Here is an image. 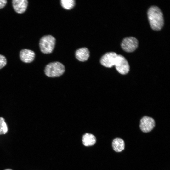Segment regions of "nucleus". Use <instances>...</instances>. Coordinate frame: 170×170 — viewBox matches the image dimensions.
<instances>
[{"mask_svg": "<svg viewBox=\"0 0 170 170\" xmlns=\"http://www.w3.org/2000/svg\"><path fill=\"white\" fill-rule=\"evenodd\" d=\"M147 16L151 28L155 31L161 30L164 22L163 13L161 9L156 6H152L148 11Z\"/></svg>", "mask_w": 170, "mask_h": 170, "instance_id": "nucleus-1", "label": "nucleus"}, {"mask_svg": "<svg viewBox=\"0 0 170 170\" xmlns=\"http://www.w3.org/2000/svg\"><path fill=\"white\" fill-rule=\"evenodd\" d=\"M65 71L64 66L59 62H54L48 64L46 66L44 70L46 75L52 77L60 76Z\"/></svg>", "mask_w": 170, "mask_h": 170, "instance_id": "nucleus-2", "label": "nucleus"}, {"mask_svg": "<svg viewBox=\"0 0 170 170\" xmlns=\"http://www.w3.org/2000/svg\"><path fill=\"white\" fill-rule=\"evenodd\" d=\"M56 40L51 35H45L40 39L39 45L41 51L45 54L51 53L54 47Z\"/></svg>", "mask_w": 170, "mask_h": 170, "instance_id": "nucleus-3", "label": "nucleus"}, {"mask_svg": "<svg viewBox=\"0 0 170 170\" xmlns=\"http://www.w3.org/2000/svg\"><path fill=\"white\" fill-rule=\"evenodd\" d=\"M114 66L118 72L122 74H127L129 70V65L127 60L121 55H117Z\"/></svg>", "mask_w": 170, "mask_h": 170, "instance_id": "nucleus-4", "label": "nucleus"}, {"mask_svg": "<svg viewBox=\"0 0 170 170\" xmlns=\"http://www.w3.org/2000/svg\"><path fill=\"white\" fill-rule=\"evenodd\" d=\"M138 45V40L135 37H133L124 38L121 44L122 48L127 52L134 51L137 48Z\"/></svg>", "mask_w": 170, "mask_h": 170, "instance_id": "nucleus-5", "label": "nucleus"}, {"mask_svg": "<svg viewBox=\"0 0 170 170\" xmlns=\"http://www.w3.org/2000/svg\"><path fill=\"white\" fill-rule=\"evenodd\" d=\"M118 54L114 52H109L105 53L101 58L100 62L103 66L111 68L114 66Z\"/></svg>", "mask_w": 170, "mask_h": 170, "instance_id": "nucleus-6", "label": "nucleus"}, {"mask_svg": "<svg viewBox=\"0 0 170 170\" xmlns=\"http://www.w3.org/2000/svg\"><path fill=\"white\" fill-rule=\"evenodd\" d=\"M155 125V120L152 118L147 116L143 117L140 120V128L144 133L151 131Z\"/></svg>", "mask_w": 170, "mask_h": 170, "instance_id": "nucleus-7", "label": "nucleus"}, {"mask_svg": "<svg viewBox=\"0 0 170 170\" xmlns=\"http://www.w3.org/2000/svg\"><path fill=\"white\" fill-rule=\"evenodd\" d=\"M35 56L34 52L32 50L23 49L20 53V60L26 63L32 62L34 60Z\"/></svg>", "mask_w": 170, "mask_h": 170, "instance_id": "nucleus-8", "label": "nucleus"}, {"mask_svg": "<svg viewBox=\"0 0 170 170\" xmlns=\"http://www.w3.org/2000/svg\"><path fill=\"white\" fill-rule=\"evenodd\" d=\"M12 3L15 11L18 13L21 14L26 11L28 2L27 0H13Z\"/></svg>", "mask_w": 170, "mask_h": 170, "instance_id": "nucleus-9", "label": "nucleus"}, {"mask_svg": "<svg viewBox=\"0 0 170 170\" xmlns=\"http://www.w3.org/2000/svg\"><path fill=\"white\" fill-rule=\"evenodd\" d=\"M76 58L81 61H85L89 57V51L86 48H82L77 49L75 52Z\"/></svg>", "mask_w": 170, "mask_h": 170, "instance_id": "nucleus-10", "label": "nucleus"}, {"mask_svg": "<svg viewBox=\"0 0 170 170\" xmlns=\"http://www.w3.org/2000/svg\"><path fill=\"white\" fill-rule=\"evenodd\" d=\"M112 147L115 151L117 152H121L124 149L125 142L121 138H115L113 140Z\"/></svg>", "mask_w": 170, "mask_h": 170, "instance_id": "nucleus-11", "label": "nucleus"}, {"mask_svg": "<svg viewBox=\"0 0 170 170\" xmlns=\"http://www.w3.org/2000/svg\"><path fill=\"white\" fill-rule=\"evenodd\" d=\"M96 141L95 137L92 134L86 133L82 136V142L83 144L86 146L94 145Z\"/></svg>", "mask_w": 170, "mask_h": 170, "instance_id": "nucleus-12", "label": "nucleus"}, {"mask_svg": "<svg viewBox=\"0 0 170 170\" xmlns=\"http://www.w3.org/2000/svg\"><path fill=\"white\" fill-rule=\"evenodd\" d=\"M75 1L74 0H61V4L62 7L66 9H70L75 5Z\"/></svg>", "mask_w": 170, "mask_h": 170, "instance_id": "nucleus-13", "label": "nucleus"}, {"mask_svg": "<svg viewBox=\"0 0 170 170\" xmlns=\"http://www.w3.org/2000/svg\"><path fill=\"white\" fill-rule=\"evenodd\" d=\"M8 128L4 119L0 117V135L6 134L8 131Z\"/></svg>", "mask_w": 170, "mask_h": 170, "instance_id": "nucleus-14", "label": "nucleus"}, {"mask_svg": "<svg viewBox=\"0 0 170 170\" xmlns=\"http://www.w3.org/2000/svg\"><path fill=\"white\" fill-rule=\"evenodd\" d=\"M7 64V60L4 56L0 55V69L5 66Z\"/></svg>", "mask_w": 170, "mask_h": 170, "instance_id": "nucleus-15", "label": "nucleus"}, {"mask_svg": "<svg viewBox=\"0 0 170 170\" xmlns=\"http://www.w3.org/2000/svg\"><path fill=\"white\" fill-rule=\"evenodd\" d=\"M6 0H0V9L3 8L7 3Z\"/></svg>", "mask_w": 170, "mask_h": 170, "instance_id": "nucleus-16", "label": "nucleus"}, {"mask_svg": "<svg viewBox=\"0 0 170 170\" xmlns=\"http://www.w3.org/2000/svg\"><path fill=\"white\" fill-rule=\"evenodd\" d=\"M4 170H13L11 169H5Z\"/></svg>", "mask_w": 170, "mask_h": 170, "instance_id": "nucleus-17", "label": "nucleus"}]
</instances>
